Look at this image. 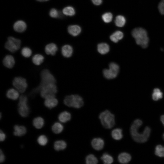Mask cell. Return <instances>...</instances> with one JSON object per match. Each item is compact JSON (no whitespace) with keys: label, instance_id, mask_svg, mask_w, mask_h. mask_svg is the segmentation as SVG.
<instances>
[{"label":"cell","instance_id":"obj_38","mask_svg":"<svg viewBox=\"0 0 164 164\" xmlns=\"http://www.w3.org/2000/svg\"><path fill=\"white\" fill-rule=\"evenodd\" d=\"M49 15L51 17L55 18H59L61 16L60 12L54 8L51 9L49 12Z\"/></svg>","mask_w":164,"mask_h":164},{"label":"cell","instance_id":"obj_34","mask_svg":"<svg viewBox=\"0 0 164 164\" xmlns=\"http://www.w3.org/2000/svg\"><path fill=\"white\" fill-rule=\"evenodd\" d=\"M163 93L158 88L154 89L152 94V99L155 101H157L162 97Z\"/></svg>","mask_w":164,"mask_h":164},{"label":"cell","instance_id":"obj_19","mask_svg":"<svg viewBox=\"0 0 164 164\" xmlns=\"http://www.w3.org/2000/svg\"><path fill=\"white\" fill-rule=\"evenodd\" d=\"M13 134L17 136H22L26 133V129L23 126L15 125L14 127Z\"/></svg>","mask_w":164,"mask_h":164},{"label":"cell","instance_id":"obj_6","mask_svg":"<svg viewBox=\"0 0 164 164\" xmlns=\"http://www.w3.org/2000/svg\"><path fill=\"white\" fill-rule=\"evenodd\" d=\"M64 104L67 106L76 108H81L84 105L82 98L78 95H71L66 96Z\"/></svg>","mask_w":164,"mask_h":164},{"label":"cell","instance_id":"obj_27","mask_svg":"<svg viewBox=\"0 0 164 164\" xmlns=\"http://www.w3.org/2000/svg\"><path fill=\"white\" fill-rule=\"evenodd\" d=\"M111 135L112 138L114 140H119L123 137L122 130L120 128H116L113 129L111 132Z\"/></svg>","mask_w":164,"mask_h":164},{"label":"cell","instance_id":"obj_46","mask_svg":"<svg viewBox=\"0 0 164 164\" xmlns=\"http://www.w3.org/2000/svg\"><path fill=\"white\" fill-rule=\"evenodd\" d=\"M163 139H164V133L163 134Z\"/></svg>","mask_w":164,"mask_h":164},{"label":"cell","instance_id":"obj_41","mask_svg":"<svg viewBox=\"0 0 164 164\" xmlns=\"http://www.w3.org/2000/svg\"><path fill=\"white\" fill-rule=\"evenodd\" d=\"M6 138V135L2 131L0 130V141L1 142H2L4 141Z\"/></svg>","mask_w":164,"mask_h":164},{"label":"cell","instance_id":"obj_44","mask_svg":"<svg viewBox=\"0 0 164 164\" xmlns=\"http://www.w3.org/2000/svg\"><path fill=\"white\" fill-rule=\"evenodd\" d=\"M49 0H41V2H46L47 1Z\"/></svg>","mask_w":164,"mask_h":164},{"label":"cell","instance_id":"obj_22","mask_svg":"<svg viewBox=\"0 0 164 164\" xmlns=\"http://www.w3.org/2000/svg\"><path fill=\"white\" fill-rule=\"evenodd\" d=\"M97 50L100 54L104 55L107 54L110 50L109 45L107 43H100L97 46Z\"/></svg>","mask_w":164,"mask_h":164},{"label":"cell","instance_id":"obj_15","mask_svg":"<svg viewBox=\"0 0 164 164\" xmlns=\"http://www.w3.org/2000/svg\"><path fill=\"white\" fill-rule=\"evenodd\" d=\"M27 25L25 22L22 20L16 22L13 25V29L15 31L18 32H22L26 30Z\"/></svg>","mask_w":164,"mask_h":164},{"label":"cell","instance_id":"obj_23","mask_svg":"<svg viewBox=\"0 0 164 164\" xmlns=\"http://www.w3.org/2000/svg\"><path fill=\"white\" fill-rule=\"evenodd\" d=\"M124 37L123 33L121 31H116L113 32L110 37V40L113 42L117 43L121 39Z\"/></svg>","mask_w":164,"mask_h":164},{"label":"cell","instance_id":"obj_20","mask_svg":"<svg viewBox=\"0 0 164 164\" xmlns=\"http://www.w3.org/2000/svg\"><path fill=\"white\" fill-rule=\"evenodd\" d=\"M81 31L80 27L77 25H71L68 27V32L71 35L76 36L78 35Z\"/></svg>","mask_w":164,"mask_h":164},{"label":"cell","instance_id":"obj_13","mask_svg":"<svg viewBox=\"0 0 164 164\" xmlns=\"http://www.w3.org/2000/svg\"><path fill=\"white\" fill-rule=\"evenodd\" d=\"M104 141L102 138H98L93 139L91 142V145L92 147L97 151L102 149L104 146Z\"/></svg>","mask_w":164,"mask_h":164},{"label":"cell","instance_id":"obj_11","mask_svg":"<svg viewBox=\"0 0 164 164\" xmlns=\"http://www.w3.org/2000/svg\"><path fill=\"white\" fill-rule=\"evenodd\" d=\"M2 63L5 67L11 69L14 67L15 64V60L13 56L8 54L6 55L3 58Z\"/></svg>","mask_w":164,"mask_h":164},{"label":"cell","instance_id":"obj_29","mask_svg":"<svg viewBox=\"0 0 164 164\" xmlns=\"http://www.w3.org/2000/svg\"><path fill=\"white\" fill-rule=\"evenodd\" d=\"M126 22L125 18L123 15H118L115 19L114 22L116 26L118 27H122L124 26Z\"/></svg>","mask_w":164,"mask_h":164},{"label":"cell","instance_id":"obj_10","mask_svg":"<svg viewBox=\"0 0 164 164\" xmlns=\"http://www.w3.org/2000/svg\"><path fill=\"white\" fill-rule=\"evenodd\" d=\"M119 70V65L114 62H111L109 64L108 69H104L103 70V75L107 79H113L116 77Z\"/></svg>","mask_w":164,"mask_h":164},{"label":"cell","instance_id":"obj_42","mask_svg":"<svg viewBox=\"0 0 164 164\" xmlns=\"http://www.w3.org/2000/svg\"><path fill=\"white\" fill-rule=\"evenodd\" d=\"M92 3L96 5H99L101 4L102 0H91Z\"/></svg>","mask_w":164,"mask_h":164},{"label":"cell","instance_id":"obj_8","mask_svg":"<svg viewBox=\"0 0 164 164\" xmlns=\"http://www.w3.org/2000/svg\"><path fill=\"white\" fill-rule=\"evenodd\" d=\"M28 98L24 94H21L19 97L18 110L19 115L22 117H27L29 115L30 110L28 105Z\"/></svg>","mask_w":164,"mask_h":164},{"label":"cell","instance_id":"obj_32","mask_svg":"<svg viewBox=\"0 0 164 164\" xmlns=\"http://www.w3.org/2000/svg\"><path fill=\"white\" fill-rule=\"evenodd\" d=\"M85 162L87 164H96L97 163L98 160L94 155L90 154L86 157Z\"/></svg>","mask_w":164,"mask_h":164},{"label":"cell","instance_id":"obj_2","mask_svg":"<svg viewBox=\"0 0 164 164\" xmlns=\"http://www.w3.org/2000/svg\"><path fill=\"white\" fill-rule=\"evenodd\" d=\"M40 77V81L39 85L32 89L33 91L36 93H39V89L43 85L51 83H57L55 76L47 68H44L41 70Z\"/></svg>","mask_w":164,"mask_h":164},{"label":"cell","instance_id":"obj_35","mask_svg":"<svg viewBox=\"0 0 164 164\" xmlns=\"http://www.w3.org/2000/svg\"><path fill=\"white\" fill-rule=\"evenodd\" d=\"M155 154L159 157H164V146L161 145L156 146L155 148Z\"/></svg>","mask_w":164,"mask_h":164},{"label":"cell","instance_id":"obj_12","mask_svg":"<svg viewBox=\"0 0 164 164\" xmlns=\"http://www.w3.org/2000/svg\"><path fill=\"white\" fill-rule=\"evenodd\" d=\"M44 50V53L47 55L54 56L58 51V48L55 43H51L46 45Z\"/></svg>","mask_w":164,"mask_h":164},{"label":"cell","instance_id":"obj_40","mask_svg":"<svg viewBox=\"0 0 164 164\" xmlns=\"http://www.w3.org/2000/svg\"><path fill=\"white\" fill-rule=\"evenodd\" d=\"M5 156L1 149L0 150V162L1 163L3 162L5 160Z\"/></svg>","mask_w":164,"mask_h":164},{"label":"cell","instance_id":"obj_24","mask_svg":"<svg viewBox=\"0 0 164 164\" xmlns=\"http://www.w3.org/2000/svg\"><path fill=\"white\" fill-rule=\"evenodd\" d=\"M59 121L62 123H66L71 118V114L69 112L64 111L60 113L58 117Z\"/></svg>","mask_w":164,"mask_h":164},{"label":"cell","instance_id":"obj_1","mask_svg":"<svg viewBox=\"0 0 164 164\" xmlns=\"http://www.w3.org/2000/svg\"><path fill=\"white\" fill-rule=\"evenodd\" d=\"M142 124L141 120L136 119L134 121L130 128V133L132 138L135 141L138 143L146 142L150 134L151 129L148 127H145L142 133H140L138 132L139 128Z\"/></svg>","mask_w":164,"mask_h":164},{"label":"cell","instance_id":"obj_25","mask_svg":"<svg viewBox=\"0 0 164 164\" xmlns=\"http://www.w3.org/2000/svg\"><path fill=\"white\" fill-rule=\"evenodd\" d=\"M67 146L66 142L63 140L56 141L54 143V148L56 151L63 150L66 149Z\"/></svg>","mask_w":164,"mask_h":164},{"label":"cell","instance_id":"obj_3","mask_svg":"<svg viewBox=\"0 0 164 164\" xmlns=\"http://www.w3.org/2000/svg\"><path fill=\"white\" fill-rule=\"evenodd\" d=\"M132 34L138 45L143 48L148 46L149 39L147 32L145 29L141 27L135 28L132 31Z\"/></svg>","mask_w":164,"mask_h":164},{"label":"cell","instance_id":"obj_9","mask_svg":"<svg viewBox=\"0 0 164 164\" xmlns=\"http://www.w3.org/2000/svg\"><path fill=\"white\" fill-rule=\"evenodd\" d=\"M13 87L20 93H24L28 87V84L26 78L22 76L15 77L12 82Z\"/></svg>","mask_w":164,"mask_h":164},{"label":"cell","instance_id":"obj_7","mask_svg":"<svg viewBox=\"0 0 164 164\" xmlns=\"http://www.w3.org/2000/svg\"><path fill=\"white\" fill-rule=\"evenodd\" d=\"M21 45V41L19 39L10 36L9 37L4 45V48L11 53H14L19 50Z\"/></svg>","mask_w":164,"mask_h":164},{"label":"cell","instance_id":"obj_47","mask_svg":"<svg viewBox=\"0 0 164 164\" xmlns=\"http://www.w3.org/2000/svg\"><path fill=\"white\" fill-rule=\"evenodd\" d=\"M162 0L164 2V0Z\"/></svg>","mask_w":164,"mask_h":164},{"label":"cell","instance_id":"obj_43","mask_svg":"<svg viewBox=\"0 0 164 164\" xmlns=\"http://www.w3.org/2000/svg\"><path fill=\"white\" fill-rule=\"evenodd\" d=\"M160 120L164 126V115H162L160 117Z\"/></svg>","mask_w":164,"mask_h":164},{"label":"cell","instance_id":"obj_16","mask_svg":"<svg viewBox=\"0 0 164 164\" xmlns=\"http://www.w3.org/2000/svg\"><path fill=\"white\" fill-rule=\"evenodd\" d=\"M73 52L72 47L70 45L66 44L62 46L61 49V53L62 55L66 58L70 57Z\"/></svg>","mask_w":164,"mask_h":164},{"label":"cell","instance_id":"obj_36","mask_svg":"<svg viewBox=\"0 0 164 164\" xmlns=\"http://www.w3.org/2000/svg\"><path fill=\"white\" fill-rule=\"evenodd\" d=\"M102 18L104 22L108 23L111 21L113 19V15L110 12H106L102 15Z\"/></svg>","mask_w":164,"mask_h":164},{"label":"cell","instance_id":"obj_17","mask_svg":"<svg viewBox=\"0 0 164 164\" xmlns=\"http://www.w3.org/2000/svg\"><path fill=\"white\" fill-rule=\"evenodd\" d=\"M45 57L40 53L34 54L31 58L32 63L35 65L39 66L41 65L44 62Z\"/></svg>","mask_w":164,"mask_h":164},{"label":"cell","instance_id":"obj_26","mask_svg":"<svg viewBox=\"0 0 164 164\" xmlns=\"http://www.w3.org/2000/svg\"><path fill=\"white\" fill-rule=\"evenodd\" d=\"M44 121L43 119L41 117H37L34 119L32 124L36 128L40 129L43 126Z\"/></svg>","mask_w":164,"mask_h":164},{"label":"cell","instance_id":"obj_39","mask_svg":"<svg viewBox=\"0 0 164 164\" xmlns=\"http://www.w3.org/2000/svg\"><path fill=\"white\" fill-rule=\"evenodd\" d=\"M158 8L160 13L164 15V2L162 1L159 3L158 5Z\"/></svg>","mask_w":164,"mask_h":164},{"label":"cell","instance_id":"obj_45","mask_svg":"<svg viewBox=\"0 0 164 164\" xmlns=\"http://www.w3.org/2000/svg\"><path fill=\"white\" fill-rule=\"evenodd\" d=\"M36 0L38 1L41 2V0Z\"/></svg>","mask_w":164,"mask_h":164},{"label":"cell","instance_id":"obj_5","mask_svg":"<svg viewBox=\"0 0 164 164\" xmlns=\"http://www.w3.org/2000/svg\"><path fill=\"white\" fill-rule=\"evenodd\" d=\"M99 118L101 124L106 128L111 129L115 125L114 116L108 110L101 112L99 115Z\"/></svg>","mask_w":164,"mask_h":164},{"label":"cell","instance_id":"obj_31","mask_svg":"<svg viewBox=\"0 0 164 164\" xmlns=\"http://www.w3.org/2000/svg\"><path fill=\"white\" fill-rule=\"evenodd\" d=\"M104 163L105 164H110L114 161L113 157L110 154L107 153L103 154L101 158Z\"/></svg>","mask_w":164,"mask_h":164},{"label":"cell","instance_id":"obj_21","mask_svg":"<svg viewBox=\"0 0 164 164\" xmlns=\"http://www.w3.org/2000/svg\"><path fill=\"white\" fill-rule=\"evenodd\" d=\"M131 159V156L129 153L123 152L120 154L118 156V162L122 164H126Z\"/></svg>","mask_w":164,"mask_h":164},{"label":"cell","instance_id":"obj_30","mask_svg":"<svg viewBox=\"0 0 164 164\" xmlns=\"http://www.w3.org/2000/svg\"><path fill=\"white\" fill-rule=\"evenodd\" d=\"M63 126L60 123L57 122L54 123L52 127L53 132L56 134L61 133L63 130Z\"/></svg>","mask_w":164,"mask_h":164},{"label":"cell","instance_id":"obj_4","mask_svg":"<svg viewBox=\"0 0 164 164\" xmlns=\"http://www.w3.org/2000/svg\"><path fill=\"white\" fill-rule=\"evenodd\" d=\"M56 84L51 83L42 86L39 89L40 96L44 99L56 97L58 90Z\"/></svg>","mask_w":164,"mask_h":164},{"label":"cell","instance_id":"obj_28","mask_svg":"<svg viewBox=\"0 0 164 164\" xmlns=\"http://www.w3.org/2000/svg\"><path fill=\"white\" fill-rule=\"evenodd\" d=\"M20 54L25 58H29L32 55L33 52L32 50L28 46L23 47L20 50Z\"/></svg>","mask_w":164,"mask_h":164},{"label":"cell","instance_id":"obj_14","mask_svg":"<svg viewBox=\"0 0 164 164\" xmlns=\"http://www.w3.org/2000/svg\"><path fill=\"white\" fill-rule=\"evenodd\" d=\"M19 92L14 88H10L6 91V96L9 99L16 100L19 98Z\"/></svg>","mask_w":164,"mask_h":164},{"label":"cell","instance_id":"obj_37","mask_svg":"<svg viewBox=\"0 0 164 164\" xmlns=\"http://www.w3.org/2000/svg\"><path fill=\"white\" fill-rule=\"evenodd\" d=\"M37 142L41 146H45L47 143L48 140L47 137L44 135H40L37 138Z\"/></svg>","mask_w":164,"mask_h":164},{"label":"cell","instance_id":"obj_33","mask_svg":"<svg viewBox=\"0 0 164 164\" xmlns=\"http://www.w3.org/2000/svg\"><path fill=\"white\" fill-rule=\"evenodd\" d=\"M63 13L67 15L72 16L75 13L74 8L71 6H67L64 8L63 10Z\"/></svg>","mask_w":164,"mask_h":164},{"label":"cell","instance_id":"obj_18","mask_svg":"<svg viewBox=\"0 0 164 164\" xmlns=\"http://www.w3.org/2000/svg\"><path fill=\"white\" fill-rule=\"evenodd\" d=\"M58 103V100L56 97L45 99L44 101L45 106L50 109L56 107Z\"/></svg>","mask_w":164,"mask_h":164}]
</instances>
